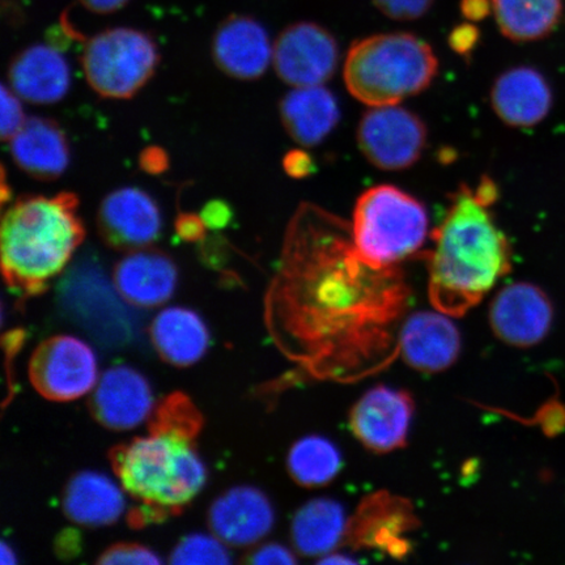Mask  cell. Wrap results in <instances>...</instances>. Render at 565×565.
I'll use <instances>...</instances> for the list:
<instances>
[{
  "label": "cell",
  "mask_w": 565,
  "mask_h": 565,
  "mask_svg": "<svg viewBox=\"0 0 565 565\" xmlns=\"http://www.w3.org/2000/svg\"><path fill=\"white\" fill-rule=\"evenodd\" d=\"M273 55L274 46L264 25L249 17L223 21L212 40L217 67L235 79H258L270 66Z\"/></svg>",
  "instance_id": "18"
},
{
  "label": "cell",
  "mask_w": 565,
  "mask_h": 565,
  "mask_svg": "<svg viewBox=\"0 0 565 565\" xmlns=\"http://www.w3.org/2000/svg\"><path fill=\"white\" fill-rule=\"evenodd\" d=\"M492 109L505 125L527 129L540 125L553 108V89L539 70L519 66L504 71L491 89Z\"/></svg>",
  "instance_id": "19"
},
{
  "label": "cell",
  "mask_w": 565,
  "mask_h": 565,
  "mask_svg": "<svg viewBox=\"0 0 565 565\" xmlns=\"http://www.w3.org/2000/svg\"><path fill=\"white\" fill-rule=\"evenodd\" d=\"M209 524L212 533L227 546L256 545L275 525L274 505L256 487H233L212 503Z\"/></svg>",
  "instance_id": "16"
},
{
  "label": "cell",
  "mask_w": 565,
  "mask_h": 565,
  "mask_svg": "<svg viewBox=\"0 0 565 565\" xmlns=\"http://www.w3.org/2000/svg\"><path fill=\"white\" fill-rule=\"evenodd\" d=\"M408 296L397 266L376 267L360 256L351 223L312 203L296 210L268 307L315 371L348 374L379 364L392 350Z\"/></svg>",
  "instance_id": "1"
},
{
  "label": "cell",
  "mask_w": 565,
  "mask_h": 565,
  "mask_svg": "<svg viewBox=\"0 0 565 565\" xmlns=\"http://www.w3.org/2000/svg\"><path fill=\"white\" fill-rule=\"evenodd\" d=\"M87 10L96 13H110L121 10L129 0H79Z\"/></svg>",
  "instance_id": "42"
},
{
  "label": "cell",
  "mask_w": 565,
  "mask_h": 565,
  "mask_svg": "<svg viewBox=\"0 0 565 565\" xmlns=\"http://www.w3.org/2000/svg\"><path fill=\"white\" fill-rule=\"evenodd\" d=\"M479 32L475 25L463 24L450 33L449 45L457 54L468 55L477 45Z\"/></svg>",
  "instance_id": "38"
},
{
  "label": "cell",
  "mask_w": 565,
  "mask_h": 565,
  "mask_svg": "<svg viewBox=\"0 0 565 565\" xmlns=\"http://www.w3.org/2000/svg\"><path fill=\"white\" fill-rule=\"evenodd\" d=\"M501 33L514 42L547 38L559 24L562 0H491Z\"/></svg>",
  "instance_id": "27"
},
{
  "label": "cell",
  "mask_w": 565,
  "mask_h": 565,
  "mask_svg": "<svg viewBox=\"0 0 565 565\" xmlns=\"http://www.w3.org/2000/svg\"><path fill=\"white\" fill-rule=\"evenodd\" d=\"M161 557L151 548L136 545V543H121L106 550L98 559L103 565H140L161 564Z\"/></svg>",
  "instance_id": "31"
},
{
  "label": "cell",
  "mask_w": 565,
  "mask_h": 565,
  "mask_svg": "<svg viewBox=\"0 0 565 565\" xmlns=\"http://www.w3.org/2000/svg\"><path fill=\"white\" fill-rule=\"evenodd\" d=\"M350 525L344 507L334 499L310 500L295 514L294 546L306 556L330 555L350 533Z\"/></svg>",
  "instance_id": "26"
},
{
  "label": "cell",
  "mask_w": 565,
  "mask_h": 565,
  "mask_svg": "<svg viewBox=\"0 0 565 565\" xmlns=\"http://www.w3.org/2000/svg\"><path fill=\"white\" fill-rule=\"evenodd\" d=\"M125 510L121 489L102 472H79L70 480L63 493V511L71 521L83 526L115 524Z\"/></svg>",
  "instance_id": "25"
},
{
  "label": "cell",
  "mask_w": 565,
  "mask_h": 565,
  "mask_svg": "<svg viewBox=\"0 0 565 565\" xmlns=\"http://www.w3.org/2000/svg\"><path fill=\"white\" fill-rule=\"evenodd\" d=\"M74 193L20 198L2 222L3 277L21 296L45 291L83 243L86 230Z\"/></svg>",
  "instance_id": "4"
},
{
  "label": "cell",
  "mask_w": 565,
  "mask_h": 565,
  "mask_svg": "<svg viewBox=\"0 0 565 565\" xmlns=\"http://www.w3.org/2000/svg\"><path fill=\"white\" fill-rule=\"evenodd\" d=\"M427 209L397 186L366 190L353 210V244L366 263L376 267L397 266L418 253L428 236Z\"/></svg>",
  "instance_id": "6"
},
{
  "label": "cell",
  "mask_w": 565,
  "mask_h": 565,
  "mask_svg": "<svg viewBox=\"0 0 565 565\" xmlns=\"http://www.w3.org/2000/svg\"><path fill=\"white\" fill-rule=\"evenodd\" d=\"M437 68L439 61L426 41L408 33H383L351 46L343 76L356 100L384 106L419 95L434 82Z\"/></svg>",
  "instance_id": "5"
},
{
  "label": "cell",
  "mask_w": 565,
  "mask_h": 565,
  "mask_svg": "<svg viewBox=\"0 0 565 565\" xmlns=\"http://www.w3.org/2000/svg\"><path fill=\"white\" fill-rule=\"evenodd\" d=\"M174 230L177 236L186 243H200L206 237V224H204L201 215L192 214V212H182L175 218Z\"/></svg>",
  "instance_id": "34"
},
{
  "label": "cell",
  "mask_w": 565,
  "mask_h": 565,
  "mask_svg": "<svg viewBox=\"0 0 565 565\" xmlns=\"http://www.w3.org/2000/svg\"><path fill=\"white\" fill-rule=\"evenodd\" d=\"M18 563V556L15 551L11 546H9V543L3 542L2 543V564L3 565H13Z\"/></svg>",
  "instance_id": "43"
},
{
  "label": "cell",
  "mask_w": 565,
  "mask_h": 565,
  "mask_svg": "<svg viewBox=\"0 0 565 565\" xmlns=\"http://www.w3.org/2000/svg\"><path fill=\"white\" fill-rule=\"evenodd\" d=\"M414 412L408 393L379 385L364 393L352 407L350 426L366 449L388 454L406 444Z\"/></svg>",
  "instance_id": "12"
},
{
  "label": "cell",
  "mask_w": 565,
  "mask_h": 565,
  "mask_svg": "<svg viewBox=\"0 0 565 565\" xmlns=\"http://www.w3.org/2000/svg\"><path fill=\"white\" fill-rule=\"evenodd\" d=\"M289 475L303 487L327 486L343 468L341 449L320 435H309L296 441L287 457Z\"/></svg>",
  "instance_id": "28"
},
{
  "label": "cell",
  "mask_w": 565,
  "mask_h": 565,
  "mask_svg": "<svg viewBox=\"0 0 565 565\" xmlns=\"http://www.w3.org/2000/svg\"><path fill=\"white\" fill-rule=\"evenodd\" d=\"M492 9L491 2L487 0H462V12L466 19L470 21H479L489 15Z\"/></svg>",
  "instance_id": "40"
},
{
  "label": "cell",
  "mask_w": 565,
  "mask_h": 565,
  "mask_svg": "<svg viewBox=\"0 0 565 565\" xmlns=\"http://www.w3.org/2000/svg\"><path fill=\"white\" fill-rule=\"evenodd\" d=\"M428 258L429 299L449 316H461L483 300L511 271L512 247L475 190L461 185L450 195L443 221L433 233Z\"/></svg>",
  "instance_id": "3"
},
{
  "label": "cell",
  "mask_w": 565,
  "mask_h": 565,
  "mask_svg": "<svg viewBox=\"0 0 565 565\" xmlns=\"http://www.w3.org/2000/svg\"><path fill=\"white\" fill-rule=\"evenodd\" d=\"M9 81L11 89L23 100L52 105L68 94L71 70L65 56L54 46L35 44L13 58Z\"/></svg>",
  "instance_id": "21"
},
{
  "label": "cell",
  "mask_w": 565,
  "mask_h": 565,
  "mask_svg": "<svg viewBox=\"0 0 565 565\" xmlns=\"http://www.w3.org/2000/svg\"><path fill=\"white\" fill-rule=\"evenodd\" d=\"M61 300L73 320L106 344H122L136 337L138 321L126 306L129 302L95 265L71 271L62 285Z\"/></svg>",
  "instance_id": "8"
},
{
  "label": "cell",
  "mask_w": 565,
  "mask_h": 565,
  "mask_svg": "<svg viewBox=\"0 0 565 565\" xmlns=\"http://www.w3.org/2000/svg\"><path fill=\"white\" fill-rule=\"evenodd\" d=\"M435 0H373L385 17L399 21H412L426 15Z\"/></svg>",
  "instance_id": "32"
},
{
  "label": "cell",
  "mask_w": 565,
  "mask_h": 565,
  "mask_svg": "<svg viewBox=\"0 0 565 565\" xmlns=\"http://www.w3.org/2000/svg\"><path fill=\"white\" fill-rule=\"evenodd\" d=\"M282 169L292 179H307L315 172V160L303 150H292L282 158Z\"/></svg>",
  "instance_id": "36"
},
{
  "label": "cell",
  "mask_w": 565,
  "mask_h": 565,
  "mask_svg": "<svg viewBox=\"0 0 565 565\" xmlns=\"http://www.w3.org/2000/svg\"><path fill=\"white\" fill-rule=\"evenodd\" d=\"M159 58L157 42L150 34L132 28H113L87 42L82 65L96 94L126 100L151 79Z\"/></svg>",
  "instance_id": "7"
},
{
  "label": "cell",
  "mask_w": 565,
  "mask_h": 565,
  "mask_svg": "<svg viewBox=\"0 0 565 565\" xmlns=\"http://www.w3.org/2000/svg\"><path fill=\"white\" fill-rule=\"evenodd\" d=\"M475 193L480 202L490 207L497 202L499 196L497 183H494L490 177H483V179L480 180Z\"/></svg>",
  "instance_id": "41"
},
{
  "label": "cell",
  "mask_w": 565,
  "mask_h": 565,
  "mask_svg": "<svg viewBox=\"0 0 565 565\" xmlns=\"http://www.w3.org/2000/svg\"><path fill=\"white\" fill-rule=\"evenodd\" d=\"M273 62L280 79L294 88L322 86L335 74L338 42L321 25L302 21L279 34Z\"/></svg>",
  "instance_id": "11"
},
{
  "label": "cell",
  "mask_w": 565,
  "mask_h": 565,
  "mask_svg": "<svg viewBox=\"0 0 565 565\" xmlns=\"http://www.w3.org/2000/svg\"><path fill=\"white\" fill-rule=\"evenodd\" d=\"M494 335L513 348H532L545 339L554 322L547 294L532 282L518 281L494 296L490 308Z\"/></svg>",
  "instance_id": "13"
},
{
  "label": "cell",
  "mask_w": 565,
  "mask_h": 565,
  "mask_svg": "<svg viewBox=\"0 0 565 565\" xmlns=\"http://www.w3.org/2000/svg\"><path fill=\"white\" fill-rule=\"evenodd\" d=\"M97 422L113 430H129L151 419L154 412L152 387L139 371L115 365L98 379L90 401Z\"/></svg>",
  "instance_id": "15"
},
{
  "label": "cell",
  "mask_w": 565,
  "mask_h": 565,
  "mask_svg": "<svg viewBox=\"0 0 565 565\" xmlns=\"http://www.w3.org/2000/svg\"><path fill=\"white\" fill-rule=\"evenodd\" d=\"M398 348L413 369L441 372L456 363L461 352V333L449 315L424 310L407 318L399 330Z\"/></svg>",
  "instance_id": "17"
},
{
  "label": "cell",
  "mask_w": 565,
  "mask_h": 565,
  "mask_svg": "<svg viewBox=\"0 0 565 565\" xmlns=\"http://www.w3.org/2000/svg\"><path fill=\"white\" fill-rule=\"evenodd\" d=\"M151 341L159 355L174 366L193 365L206 355L210 331L192 309L171 307L153 318Z\"/></svg>",
  "instance_id": "24"
},
{
  "label": "cell",
  "mask_w": 565,
  "mask_h": 565,
  "mask_svg": "<svg viewBox=\"0 0 565 565\" xmlns=\"http://www.w3.org/2000/svg\"><path fill=\"white\" fill-rule=\"evenodd\" d=\"M97 223L106 244L132 252L157 242L162 216L159 204L145 190L122 188L105 196Z\"/></svg>",
  "instance_id": "14"
},
{
  "label": "cell",
  "mask_w": 565,
  "mask_h": 565,
  "mask_svg": "<svg viewBox=\"0 0 565 565\" xmlns=\"http://www.w3.org/2000/svg\"><path fill=\"white\" fill-rule=\"evenodd\" d=\"M249 563L258 565L294 564L296 557L291 550L279 545V543H266V545L254 551L249 557Z\"/></svg>",
  "instance_id": "35"
},
{
  "label": "cell",
  "mask_w": 565,
  "mask_h": 565,
  "mask_svg": "<svg viewBox=\"0 0 565 565\" xmlns=\"http://www.w3.org/2000/svg\"><path fill=\"white\" fill-rule=\"evenodd\" d=\"M172 564H230L232 557L227 545L217 536L190 534L175 546L171 555Z\"/></svg>",
  "instance_id": "30"
},
{
  "label": "cell",
  "mask_w": 565,
  "mask_h": 565,
  "mask_svg": "<svg viewBox=\"0 0 565 565\" xmlns=\"http://www.w3.org/2000/svg\"><path fill=\"white\" fill-rule=\"evenodd\" d=\"M19 96L11 88L2 86V121H0V132L2 138L12 139L13 136L23 127L26 121L23 105Z\"/></svg>",
  "instance_id": "33"
},
{
  "label": "cell",
  "mask_w": 565,
  "mask_h": 565,
  "mask_svg": "<svg viewBox=\"0 0 565 565\" xmlns=\"http://www.w3.org/2000/svg\"><path fill=\"white\" fill-rule=\"evenodd\" d=\"M427 127L415 113L397 105L372 106L360 119L358 145L373 167L399 172L419 161Z\"/></svg>",
  "instance_id": "9"
},
{
  "label": "cell",
  "mask_w": 565,
  "mask_h": 565,
  "mask_svg": "<svg viewBox=\"0 0 565 565\" xmlns=\"http://www.w3.org/2000/svg\"><path fill=\"white\" fill-rule=\"evenodd\" d=\"M113 282L130 306L154 308L171 300L179 270L166 253L132 250L117 264Z\"/></svg>",
  "instance_id": "20"
},
{
  "label": "cell",
  "mask_w": 565,
  "mask_h": 565,
  "mask_svg": "<svg viewBox=\"0 0 565 565\" xmlns=\"http://www.w3.org/2000/svg\"><path fill=\"white\" fill-rule=\"evenodd\" d=\"M98 379L95 352L79 338H49L34 350L31 358V383L46 399H79L96 386Z\"/></svg>",
  "instance_id": "10"
},
{
  "label": "cell",
  "mask_w": 565,
  "mask_h": 565,
  "mask_svg": "<svg viewBox=\"0 0 565 565\" xmlns=\"http://www.w3.org/2000/svg\"><path fill=\"white\" fill-rule=\"evenodd\" d=\"M412 526V513L399 501L376 498L363 507L350 533L364 545L398 551L401 536Z\"/></svg>",
  "instance_id": "29"
},
{
  "label": "cell",
  "mask_w": 565,
  "mask_h": 565,
  "mask_svg": "<svg viewBox=\"0 0 565 565\" xmlns=\"http://www.w3.org/2000/svg\"><path fill=\"white\" fill-rule=\"evenodd\" d=\"M140 168L150 174L166 172L169 166L168 154L160 147H147L139 158Z\"/></svg>",
  "instance_id": "39"
},
{
  "label": "cell",
  "mask_w": 565,
  "mask_h": 565,
  "mask_svg": "<svg viewBox=\"0 0 565 565\" xmlns=\"http://www.w3.org/2000/svg\"><path fill=\"white\" fill-rule=\"evenodd\" d=\"M10 145L13 161L33 179L53 181L68 168V140L52 119L26 118L23 127L10 139Z\"/></svg>",
  "instance_id": "22"
},
{
  "label": "cell",
  "mask_w": 565,
  "mask_h": 565,
  "mask_svg": "<svg viewBox=\"0 0 565 565\" xmlns=\"http://www.w3.org/2000/svg\"><path fill=\"white\" fill-rule=\"evenodd\" d=\"M201 415L185 395H171L154 408L150 433L111 451L122 489L139 504L132 524L158 521L188 505L207 482L195 437Z\"/></svg>",
  "instance_id": "2"
},
{
  "label": "cell",
  "mask_w": 565,
  "mask_h": 565,
  "mask_svg": "<svg viewBox=\"0 0 565 565\" xmlns=\"http://www.w3.org/2000/svg\"><path fill=\"white\" fill-rule=\"evenodd\" d=\"M280 118L296 143L315 147L334 131L341 110L335 96L328 88L296 87L282 98Z\"/></svg>",
  "instance_id": "23"
},
{
  "label": "cell",
  "mask_w": 565,
  "mask_h": 565,
  "mask_svg": "<svg viewBox=\"0 0 565 565\" xmlns=\"http://www.w3.org/2000/svg\"><path fill=\"white\" fill-rule=\"evenodd\" d=\"M204 224L211 231H221L231 223L233 212L227 202L222 200L210 201L201 212Z\"/></svg>",
  "instance_id": "37"
}]
</instances>
